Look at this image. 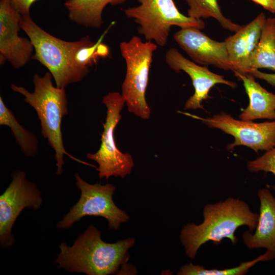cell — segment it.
<instances>
[{"mask_svg":"<svg viewBox=\"0 0 275 275\" xmlns=\"http://www.w3.org/2000/svg\"><path fill=\"white\" fill-rule=\"evenodd\" d=\"M101 232L90 225L79 235L72 246L64 242L59 246L60 253L55 262L58 267L70 272L88 275L113 274L127 265L128 250L134 244L130 237L115 243H106L101 237Z\"/></svg>","mask_w":275,"mask_h":275,"instance_id":"1","label":"cell"},{"mask_svg":"<svg viewBox=\"0 0 275 275\" xmlns=\"http://www.w3.org/2000/svg\"><path fill=\"white\" fill-rule=\"evenodd\" d=\"M203 215L204 220L201 224H187L180 235L185 254L191 259L195 258L201 246L209 241L219 245L223 238H228L232 244H236L238 239L235 233L237 229L246 226L250 232H253L259 218V214L252 212L246 203L233 198L207 204Z\"/></svg>","mask_w":275,"mask_h":275,"instance_id":"2","label":"cell"},{"mask_svg":"<svg viewBox=\"0 0 275 275\" xmlns=\"http://www.w3.org/2000/svg\"><path fill=\"white\" fill-rule=\"evenodd\" d=\"M52 78L49 72L42 76L35 74L33 92L15 84H11V89L23 95L24 101L36 112L40 122L41 134L54 151L57 175L63 173L64 155L79 163L95 168V166L72 156L65 148L61 125L63 118L68 114V101L65 89L54 86Z\"/></svg>","mask_w":275,"mask_h":275,"instance_id":"3","label":"cell"},{"mask_svg":"<svg viewBox=\"0 0 275 275\" xmlns=\"http://www.w3.org/2000/svg\"><path fill=\"white\" fill-rule=\"evenodd\" d=\"M20 26L32 42L35 54L32 59L45 66L52 76L56 86L65 89L71 84L81 81L88 72L75 64L77 50L90 39L86 36L76 41H67L46 32L30 15L22 16Z\"/></svg>","mask_w":275,"mask_h":275,"instance_id":"4","label":"cell"},{"mask_svg":"<svg viewBox=\"0 0 275 275\" xmlns=\"http://www.w3.org/2000/svg\"><path fill=\"white\" fill-rule=\"evenodd\" d=\"M157 46L154 42H143L136 36L119 44L126 66L121 94L128 111L143 120L149 119L151 115L146 93L153 53Z\"/></svg>","mask_w":275,"mask_h":275,"instance_id":"5","label":"cell"},{"mask_svg":"<svg viewBox=\"0 0 275 275\" xmlns=\"http://www.w3.org/2000/svg\"><path fill=\"white\" fill-rule=\"evenodd\" d=\"M140 5L124 9L125 16L139 25V34L147 41L161 47L167 43L171 28H193L200 30L205 28L202 19H197L181 13L173 0H137Z\"/></svg>","mask_w":275,"mask_h":275,"instance_id":"6","label":"cell"},{"mask_svg":"<svg viewBox=\"0 0 275 275\" xmlns=\"http://www.w3.org/2000/svg\"><path fill=\"white\" fill-rule=\"evenodd\" d=\"M102 102L107 111L100 147L95 153H88L86 156L98 163L96 170L100 178L108 179L111 176L124 178L131 173L134 161L130 154L123 153L118 148L114 131L121 119V112L125 101L122 94L112 92L103 97Z\"/></svg>","mask_w":275,"mask_h":275,"instance_id":"7","label":"cell"},{"mask_svg":"<svg viewBox=\"0 0 275 275\" xmlns=\"http://www.w3.org/2000/svg\"><path fill=\"white\" fill-rule=\"evenodd\" d=\"M75 185L81 191L78 202L57 224L58 229L72 227L74 223L86 216H101L105 218L110 229L118 230L122 223L127 222V213L114 203L113 196L116 187L111 183L90 184L77 173Z\"/></svg>","mask_w":275,"mask_h":275,"instance_id":"8","label":"cell"},{"mask_svg":"<svg viewBox=\"0 0 275 275\" xmlns=\"http://www.w3.org/2000/svg\"><path fill=\"white\" fill-rule=\"evenodd\" d=\"M11 176L10 184L0 196V245L4 248L15 243L12 229L22 210L29 208L36 210L42 203L41 192L27 179L24 171H14Z\"/></svg>","mask_w":275,"mask_h":275,"instance_id":"9","label":"cell"},{"mask_svg":"<svg viewBox=\"0 0 275 275\" xmlns=\"http://www.w3.org/2000/svg\"><path fill=\"white\" fill-rule=\"evenodd\" d=\"M182 113L202 121L210 128L219 129L233 136L234 141L227 145L228 150H233L236 146H245L258 152L275 147V120L262 123L238 120L225 112L205 118Z\"/></svg>","mask_w":275,"mask_h":275,"instance_id":"10","label":"cell"},{"mask_svg":"<svg viewBox=\"0 0 275 275\" xmlns=\"http://www.w3.org/2000/svg\"><path fill=\"white\" fill-rule=\"evenodd\" d=\"M21 17L9 0H0V64L8 61L15 69L26 64L34 50L30 39L19 35Z\"/></svg>","mask_w":275,"mask_h":275,"instance_id":"11","label":"cell"},{"mask_svg":"<svg viewBox=\"0 0 275 275\" xmlns=\"http://www.w3.org/2000/svg\"><path fill=\"white\" fill-rule=\"evenodd\" d=\"M165 61L173 71L177 73L183 71L191 79L195 92L186 100L185 109L205 111L202 103L208 98L210 89L217 84L226 85L232 88L237 87L236 84L227 80L223 76L213 73L207 67L186 59L175 48H171L167 51Z\"/></svg>","mask_w":275,"mask_h":275,"instance_id":"12","label":"cell"},{"mask_svg":"<svg viewBox=\"0 0 275 275\" xmlns=\"http://www.w3.org/2000/svg\"><path fill=\"white\" fill-rule=\"evenodd\" d=\"M173 37L180 47L196 63L231 70L225 41H215L200 30L193 28L181 29Z\"/></svg>","mask_w":275,"mask_h":275,"instance_id":"13","label":"cell"},{"mask_svg":"<svg viewBox=\"0 0 275 275\" xmlns=\"http://www.w3.org/2000/svg\"><path fill=\"white\" fill-rule=\"evenodd\" d=\"M266 18L263 12L260 13L249 23L242 26L224 41L231 70L234 73H249L250 58L259 42Z\"/></svg>","mask_w":275,"mask_h":275,"instance_id":"14","label":"cell"},{"mask_svg":"<svg viewBox=\"0 0 275 275\" xmlns=\"http://www.w3.org/2000/svg\"><path fill=\"white\" fill-rule=\"evenodd\" d=\"M260 214L254 234L245 231L242 239L250 249L265 248L275 258V198L267 188L258 192Z\"/></svg>","mask_w":275,"mask_h":275,"instance_id":"15","label":"cell"},{"mask_svg":"<svg viewBox=\"0 0 275 275\" xmlns=\"http://www.w3.org/2000/svg\"><path fill=\"white\" fill-rule=\"evenodd\" d=\"M234 74L243 82L249 98V104L240 114L239 119L252 121L264 119L275 120V94L262 87L250 73Z\"/></svg>","mask_w":275,"mask_h":275,"instance_id":"16","label":"cell"},{"mask_svg":"<svg viewBox=\"0 0 275 275\" xmlns=\"http://www.w3.org/2000/svg\"><path fill=\"white\" fill-rule=\"evenodd\" d=\"M128 0H67L64 6L70 20L87 28L101 27L103 23L102 12L107 5L118 6Z\"/></svg>","mask_w":275,"mask_h":275,"instance_id":"17","label":"cell"},{"mask_svg":"<svg viewBox=\"0 0 275 275\" xmlns=\"http://www.w3.org/2000/svg\"><path fill=\"white\" fill-rule=\"evenodd\" d=\"M259 69L275 72V17L266 18L259 42L250 58L249 73Z\"/></svg>","mask_w":275,"mask_h":275,"instance_id":"18","label":"cell"},{"mask_svg":"<svg viewBox=\"0 0 275 275\" xmlns=\"http://www.w3.org/2000/svg\"><path fill=\"white\" fill-rule=\"evenodd\" d=\"M0 125L10 128L23 155L32 157L37 154L38 139L19 123L13 113L4 103L2 96H0Z\"/></svg>","mask_w":275,"mask_h":275,"instance_id":"19","label":"cell"},{"mask_svg":"<svg viewBox=\"0 0 275 275\" xmlns=\"http://www.w3.org/2000/svg\"><path fill=\"white\" fill-rule=\"evenodd\" d=\"M188 6L187 16L201 19L210 17L215 19L226 30L237 32L242 26L234 23L223 14L217 0H185Z\"/></svg>","mask_w":275,"mask_h":275,"instance_id":"20","label":"cell"},{"mask_svg":"<svg viewBox=\"0 0 275 275\" xmlns=\"http://www.w3.org/2000/svg\"><path fill=\"white\" fill-rule=\"evenodd\" d=\"M274 259L273 255L268 251L257 258L241 263L239 266L224 269H208L203 266L194 265L191 263L183 265L177 272L178 275H244L250 268L260 261H266Z\"/></svg>","mask_w":275,"mask_h":275,"instance_id":"21","label":"cell"},{"mask_svg":"<svg viewBox=\"0 0 275 275\" xmlns=\"http://www.w3.org/2000/svg\"><path fill=\"white\" fill-rule=\"evenodd\" d=\"M248 169L252 172L264 171L271 172L275 175V147L267 151L260 157L249 161L248 163Z\"/></svg>","mask_w":275,"mask_h":275,"instance_id":"22","label":"cell"},{"mask_svg":"<svg viewBox=\"0 0 275 275\" xmlns=\"http://www.w3.org/2000/svg\"><path fill=\"white\" fill-rule=\"evenodd\" d=\"M13 7L22 15H30V8L38 0H9Z\"/></svg>","mask_w":275,"mask_h":275,"instance_id":"23","label":"cell"},{"mask_svg":"<svg viewBox=\"0 0 275 275\" xmlns=\"http://www.w3.org/2000/svg\"><path fill=\"white\" fill-rule=\"evenodd\" d=\"M249 73L255 78L264 80L269 85L275 87V73H267L256 69L252 70Z\"/></svg>","mask_w":275,"mask_h":275,"instance_id":"24","label":"cell"},{"mask_svg":"<svg viewBox=\"0 0 275 275\" xmlns=\"http://www.w3.org/2000/svg\"><path fill=\"white\" fill-rule=\"evenodd\" d=\"M260 5L264 9L272 13H275V4L274 0H250Z\"/></svg>","mask_w":275,"mask_h":275,"instance_id":"25","label":"cell"},{"mask_svg":"<svg viewBox=\"0 0 275 275\" xmlns=\"http://www.w3.org/2000/svg\"><path fill=\"white\" fill-rule=\"evenodd\" d=\"M274 4H275V0H274Z\"/></svg>","mask_w":275,"mask_h":275,"instance_id":"26","label":"cell"}]
</instances>
